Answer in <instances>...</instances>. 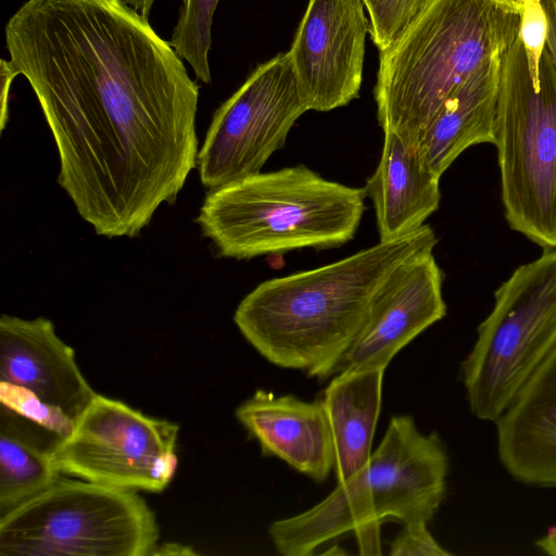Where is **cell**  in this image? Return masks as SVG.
<instances>
[{
  "instance_id": "6da1fadb",
  "label": "cell",
  "mask_w": 556,
  "mask_h": 556,
  "mask_svg": "<svg viewBox=\"0 0 556 556\" xmlns=\"http://www.w3.org/2000/svg\"><path fill=\"white\" fill-rule=\"evenodd\" d=\"M4 37L78 214L100 236H137L197 164L199 86L182 59L124 0H27Z\"/></svg>"
},
{
  "instance_id": "7a4b0ae2",
  "label": "cell",
  "mask_w": 556,
  "mask_h": 556,
  "mask_svg": "<svg viewBox=\"0 0 556 556\" xmlns=\"http://www.w3.org/2000/svg\"><path fill=\"white\" fill-rule=\"evenodd\" d=\"M438 243L429 225L340 261L260 283L233 320L269 363L324 380L349 349L392 271Z\"/></svg>"
},
{
  "instance_id": "3957f363",
  "label": "cell",
  "mask_w": 556,
  "mask_h": 556,
  "mask_svg": "<svg viewBox=\"0 0 556 556\" xmlns=\"http://www.w3.org/2000/svg\"><path fill=\"white\" fill-rule=\"evenodd\" d=\"M448 456L437 432L412 416H393L366 466L306 511L274 521L270 539L285 556H308L354 532L362 554H380V525L429 522L446 496Z\"/></svg>"
},
{
  "instance_id": "277c9868",
  "label": "cell",
  "mask_w": 556,
  "mask_h": 556,
  "mask_svg": "<svg viewBox=\"0 0 556 556\" xmlns=\"http://www.w3.org/2000/svg\"><path fill=\"white\" fill-rule=\"evenodd\" d=\"M520 14L492 0H431L387 49L375 86L378 121L408 147L420 139L450 93L519 34Z\"/></svg>"
},
{
  "instance_id": "5b68a950",
  "label": "cell",
  "mask_w": 556,
  "mask_h": 556,
  "mask_svg": "<svg viewBox=\"0 0 556 556\" xmlns=\"http://www.w3.org/2000/svg\"><path fill=\"white\" fill-rule=\"evenodd\" d=\"M365 197V188L296 165L210 190L197 222L219 254L230 258L331 248L353 239Z\"/></svg>"
},
{
  "instance_id": "8992f818",
  "label": "cell",
  "mask_w": 556,
  "mask_h": 556,
  "mask_svg": "<svg viewBox=\"0 0 556 556\" xmlns=\"http://www.w3.org/2000/svg\"><path fill=\"white\" fill-rule=\"evenodd\" d=\"M493 146L508 226L556 249V70L544 49L534 84L519 34L501 56Z\"/></svg>"
},
{
  "instance_id": "52a82bcc",
  "label": "cell",
  "mask_w": 556,
  "mask_h": 556,
  "mask_svg": "<svg viewBox=\"0 0 556 556\" xmlns=\"http://www.w3.org/2000/svg\"><path fill=\"white\" fill-rule=\"evenodd\" d=\"M156 518L137 491L59 478L0 516L1 556H148Z\"/></svg>"
},
{
  "instance_id": "ba28073f",
  "label": "cell",
  "mask_w": 556,
  "mask_h": 556,
  "mask_svg": "<svg viewBox=\"0 0 556 556\" xmlns=\"http://www.w3.org/2000/svg\"><path fill=\"white\" fill-rule=\"evenodd\" d=\"M556 346V249L517 267L494 292L462 362L471 414L495 422Z\"/></svg>"
},
{
  "instance_id": "9c48e42d",
  "label": "cell",
  "mask_w": 556,
  "mask_h": 556,
  "mask_svg": "<svg viewBox=\"0 0 556 556\" xmlns=\"http://www.w3.org/2000/svg\"><path fill=\"white\" fill-rule=\"evenodd\" d=\"M179 426L98 394L51 452L60 475L131 491L161 492L173 480Z\"/></svg>"
},
{
  "instance_id": "30bf717a",
  "label": "cell",
  "mask_w": 556,
  "mask_h": 556,
  "mask_svg": "<svg viewBox=\"0 0 556 556\" xmlns=\"http://www.w3.org/2000/svg\"><path fill=\"white\" fill-rule=\"evenodd\" d=\"M306 111L288 52L257 66L214 113L197 157L202 185L214 190L260 173Z\"/></svg>"
},
{
  "instance_id": "8fae6325",
  "label": "cell",
  "mask_w": 556,
  "mask_h": 556,
  "mask_svg": "<svg viewBox=\"0 0 556 556\" xmlns=\"http://www.w3.org/2000/svg\"><path fill=\"white\" fill-rule=\"evenodd\" d=\"M368 33L363 0H308L288 52L307 111L358 97Z\"/></svg>"
},
{
  "instance_id": "7c38bea8",
  "label": "cell",
  "mask_w": 556,
  "mask_h": 556,
  "mask_svg": "<svg viewBox=\"0 0 556 556\" xmlns=\"http://www.w3.org/2000/svg\"><path fill=\"white\" fill-rule=\"evenodd\" d=\"M444 273L433 250L396 267L376 293L366 319L330 377L348 370L384 369L418 334L446 315Z\"/></svg>"
},
{
  "instance_id": "4fadbf2b",
  "label": "cell",
  "mask_w": 556,
  "mask_h": 556,
  "mask_svg": "<svg viewBox=\"0 0 556 556\" xmlns=\"http://www.w3.org/2000/svg\"><path fill=\"white\" fill-rule=\"evenodd\" d=\"M0 384L23 390L74 421L97 395L74 350L45 317L1 316Z\"/></svg>"
},
{
  "instance_id": "5bb4252c",
  "label": "cell",
  "mask_w": 556,
  "mask_h": 556,
  "mask_svg": "<svg viewBox=\"0 0 556 556\" xmlns=\"http://www.w3.org/2000/svg\"><path fill=\"white\" fill-rule=\"evenodd\" d=\"M235 414L263 455L280 458L316 482L333 470V443L320 400L306 402L256 390Z\"/></svg>"
},
{
  "instance_id": "9a60e30c",
  "label": "cell",
  "mask_w": 556,
  "mask_h": 556,
  "mask_svg": "<svg viewBox=\"0 0 556 556\" xmlns=\"http://www.w3.org/2000/svg\"><path fill=\"white\" fill-rule=\"evenodd\" d=\"M494 424L505 470L521 483L556 488V346Z\"/></svg>"
},
{
  "instance_id": "2e32d148",
  "label": "cell",
  "mask_w": 556,
  "mask_h": 556,
  "mask_svg": "<svg viewBox=\"0 0 556 556\" xmlns=\"http://www.w3.org/2000/svg\"><path fill=\"white\" fill-rule=\"evenodd\" d=\"M380 162L367 180L380 241L414 232L440 205V178L425 163L419 149L408 147L393 131H383Z\"/></svg>"
},
{
  "instance_id": "e0dca14e",
  "label": "cell",
  "mask_w": 556,
  "mask_h": 556,
  "mask_svg": "<svg viewBox=\"0 0 556 556\" xmlns=\"http://www.w3.org/2000/svg\"><path fill=\"white\" fill-rule=\"evenodd\" d=\"M501 56L483 63L454 89L422 135L419 152L439 177L468 148L494 144Z\"/></svg>"
},
{
  "instance_id": "ac0fdd59",
  "label": "cell",
  "mask_w": 556,
  "mask_h": 556,
  "mask_svg": "<svg viewBox=\"0 0 556 556\" xmlns=\"http://www.w3.org/2000/svg\"><path fill=\"white\" fill-rule=\"evenodd\" d=\"M384 369L337 374L320 399L328 420L338 483L357 475L371 455Z\"/></svg>"
},
{
  "instance_id": "d6986e66",
  "label": "cell",
  "mask_w": 556,
  "mask_h": 556,
  "mask_svg": "<svg viewBox=\"0 0 556 556\" xmlns=\"http://www.w3.org/2000/svg\"><path fill=\"white\" fill-rule=\"evenodd\" d=\"M59 478L49 452L0 430V516L37 495Z\"/></svg>"
},
{
  "instance_id": "ffe728a7",
  "label": "cell",
  "mask_w": 556,
  "mask_h": 556,
  "mask_svg": "<svg viewBox=\"0 0 556 556\" xmlns=\"http://www.w3.org/2000/svg\"><path fill=\"white\" fill-rule=\"evenodd\" d=\"M220 0H182L170 46L190 64L195 76L211 83L208 52L212 45L213 15Z\"/></svg>"
},
{
  "instance_id": "44dd1931",
  "label": "cell",
  "mask_w": 556,
  "mask_h": 556,
  "mask_svg": "<svg viewBox=\"0 0 556 556\" xmlns=\"http://www.w3.org/2000/svg\"><path fill=\"white\" fill-rule=\"evenodd\" d=\"M431 0H363L369 34L379 52L390 47Z\"/></svg>"
},
{
  "instance_id": "7402d4cb",
  "label": "cell",
  "mask_w": 556,
  "mask_h": 556,
  "mask_svg": "<svg viewBox=\"0 0 556 556\" xmlns=\"http://www.w3.org/2000/svg\"><path fill=\"white\" fill-rule=\"evenodd\" d=\"M547 22L540 2L527 4L520 13L519 36L523 43L530 74L534 84L540 80V61L545 49Z\"/></svg>"
},
{
  "instance_id": "603a6c76",
  "label": "cell",
  "mask_w": 556,
  "mask_h": 556,
  "mask_svg": "<svg viewBox=\"0 0 556 556\" xmlns=\"http://www.w3.org/2000/svg\"><path fill=\"white\" fill-rule=\"evenodd\" d=\"M427 522H407L390 543L391 556H446L427 528Z\"/></svg>"
},
{
  "instance_id": "cb8c5ba5",
  "label": "cell",
  "mask_w": 556,
  "mask_h": 556,
  "mask_svg": "<svg viewBox=\"0 0 556 556\" xmlns=\"http://www.w3.org/2000/svg\"><path fill=\"white\" fill-rule=\"evenodd\" d=\"M17 75H21V74L10 60L2 59L0 61V79H1L0 124H1V130L4 129L8 118H9V93H10L12 81Z\"/></svg>"
},
{
  "instance_id": "d4e9b609",
  "label": "cell",
  "mask_w": 556,
  "mask_h": 556,
  "mask_svg": "<svg viewBox=\"0 0 556 556\" xmlns=\"http://www.w3.org/2000/svg\"><path fill=\"white\" fill-rule=\"evenodd\" d=\"M547 22L545 50L556 70V0H540Z\"/></svg>"
},
{
  "instance_id": "484cf974",
  "label": "cell",
  "mask_w": 556,
  "mask_h": 556,
  "mask_svg": "<svg viewBox=\"0 0 556 556\" xmlns=\"http://www.w3.org/2000/svg\"><path fill=\"white\" fill-rule=\"evenodd\" d=\"M535 545L544 554L556 556V525L552 527L545 535L540 538Z\"/></svg>"
},
{
  "instance_id": "4316f807",
  "label": "cell",
  "mask_w": 556,
  "mask_h": 556,
  "mask_svg": "<svg viewBox=\"0 0 556 556\" xmlns=\"http://www.w3.org/2000/svg\"><path fill=\"white\" fill-rule=\"evenodd\" d=\"M192 555L195 552L189 546H184L177 543H168L162 546H157L153 555Z\"/></svg>"
},
{
  "instance_id": "83f0119b",
  "label": "cell",
  "mask_w": 556,
  "mask_h": 556,
  "mask_svg": "<svg viewBox=\"0 0 556 556\" xmlns=\"http://www.w3.org/2000/svg\"><path fill=\"white\" fill-rule=\"evenodd\" d=\"M124 1L146 20H149L152 7L155 2V0H124Z\"/></svg>"
},
{
  "instance_id": "f1b7e54d",
  "label": "cell",
  "mask_w": 556,
  "mask_h": 556,
  "mask_svg": "<svg viewBox=\"0 0 556 556\" xmlns=\"http://www.w3.org/2000/svg\"><path fill=\"white\" fill-rule=\"evenodd\" d=\"M496 4L520 14L523 8L529 3L540 2V0H492Z\"/></svg>"
}]
</instances>
